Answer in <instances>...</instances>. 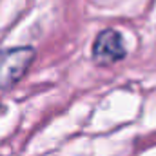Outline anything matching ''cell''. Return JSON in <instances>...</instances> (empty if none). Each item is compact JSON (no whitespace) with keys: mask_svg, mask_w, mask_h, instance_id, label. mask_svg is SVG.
I'll return each mask as SVG.
<instances>
[{"mask_svg":"<svg viewBox=\"0 0 156 156\" xmlns=\"http://www.w3.org/2000/svg\"><path fill=\"white\" fill-rule=\"evenodd\" d=\"M35 56L37 51L31 45L0 49V91L11 89L26 76Z\"/></svg>","mask_w":156,"mask_h":156,"instance_id":"6da1fadb","label":"cell"},{"mask_svg":"<svg viewBox=\"0 0 156 156\" xmlns=\"http://www.w3.org/2000/svg\"><path fill=\"white\" fill-rule=\"evenodd\" d=\"M125 55H127V49H125L123 38L113 27L100 31L91 47V58L96 66H113L123 60Z\"/></svg>","mask_w":156,"mask_h":156,"instance_id":"7a4b0ae2","label":"cell"}]
</instances>
